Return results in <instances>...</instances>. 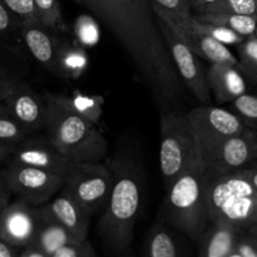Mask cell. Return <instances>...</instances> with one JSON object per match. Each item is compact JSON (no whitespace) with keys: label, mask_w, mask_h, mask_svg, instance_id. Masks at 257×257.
Returning a JSON list of instances; mask_svg holds the SVG:
<instances>
[{"label":"cell","mask_w":257,"mask_h":257,"mask_svg":"<svg viewBox=\"0 0 257 257\" xmlns=\"http://www.w3.org/2000/svg\"><path fill=\"white\" fill-rule=\"evenodd\" d=\"M82 5L112 33L158 99H177L181 78L161 33L152 0H82Z\"/></svg>","instance_id":"6da1fadb"},{"label":"cell","mask_w":257,"mask_h":257,"mask_svg":"<svg viewBox=\"0 0 257 257\" xmlns=\"http://www.w3.org/2000/svg\"><path fill=\"white\" fill-rule=\"evenodd\" d=\"M108 165L114 182L98 222V232L108 250L122 255L132 243L136 222L142 210L145 166L140 148L133 147L130 141L118 145Z\"/></svg>","instance_id":"7a4b0ae2"},{"label":"cell","mask_w":257,"mask_h":257,"mask_svg":"<svg viewBox=\"0 0 257 257\" xmlns=\"http://www.w3.org/2000/svg\"><path fill=\"white\" fill-rule=\"evenodd\" d=\"M45 132L52 145L70 162H103L108 143L97 124L85 119L44 94Z\"/></svg>","instance_id":"3957f363"},{"label":"cell","mask_w":257,"mask_h":257,"mask_svg":"<svg viewBox=\"0 0 257 257\" xmlns=\"http://www.w3.org/2000/svg\"><path fill=\"white\" fill-rule=\"evenodd\" d=\"M205 197L211 222L223 221L240 231L257 223V191L242 170L215 172L206 168Z\"/></svg>","instance_id":"277c9868"},{"label":"cell","mask_w":257,"mask_h":257,"mask_svg":"<svg viewBox=\"0 0 257 257\" xmlns=\"http://www.w3.org/2000/svg\"><path fill=\"white\" fill-rule=\"evenodd\" d=\"M206 167L203 163L183 173L166 191L163 216L166 222L198 242L210 226L206 207Z\"/></svg>","instance_id":"5b68a950"},{"label":"cell","mask_w":257,"mask_h":257,"mask_svg":"<svg viewBox=\"0 0 257 257\" xmlns=\"http://www.w3.org/2000/svg\"><path fill=\"white\" fill-rule=\"evenodd\" d=\"M160 137V168L167 191L183 173L203 162L197 140L186 114L162 113Z\"/></svg>","instance_id":"8992f818"},{"label":"cell","mask_w":257,"mask_h":257,"mask_svg":"<svg viewBox=\"0 0 257 257\" xmlns=\"http://www.w3.org/2000/svg\"><path fill=\"white\" fill-rule=\"evenodd\" d=\"M113 172L108 162H78L64 176L62 191L77 201L89 215L104 211L113 188Z\"/></svg>","instance_id":"52a82bcc"},{"label":"cell","mask_w":257,"mask_h":257,"mask_svg":"<svg viewBox=\"0 0 257 257\" xmlns=\"http://www.w3.org/2000/svg\"><path fill=\"white\" fill-rule=\"evenodd\" d=\"M186 115L197 140L202 162L226 140L241 135L247 128L235 112L213 105L202 104Z\"/></svg>","instance_id":"ba28073f"},{"label":"cell","mask_w":257,"mask_h":257,"mask_svg":"<svg viewBox=\"0 0 257 257\" xmlns=\"http://www.w3.org/2000/svg\"><path fill=\"white\" fill-rule=\"evenodd\" d=\"M8 190L34 207L44 205L62 191L64 177L42 168L9 161L0 172Z\"/></svg>","instance_id":"9c48e42d"},{"label":"cell","mask_w":257,"mask_h":257,"mask_svg":"<svg viewBox=\"0 0 257 257\" xmlns=\"http://www.w3.org/2000/svg\"><path fill=\"white\" fill-rule=\"evenodd\" d=\"M158 24L181 80L202 104H208L211 89L207 83V72L203 70L200 57L181 37L172 22L158 17Z\"/></svg>","instance_id":"30bf717a"},{"label":"cell","mask_w":257,"mask_h":257,"mask_svg":"<svg viewBox=\"0 0 257 257\" xmlns=\"http://www.w3.org/2000/svg\"><path fill=\"white\" fill-rule=\"evenodd\" d=\"M42 220L37 207L17 198L0 211V237L18 248L34 243Z\"/></svg>","instance_id":"8fae6325"},{"label":"cell","mask_w":257,"mask_h":257,"mask_svg":"<svg viewBox=\"0 0 257 257\" xmlns=\"http://www.w3.org/2000/svg\"><path fill=\"white\" fill-rule=\"evenodd\" d=\"M257 161V132L246 128L241 135L226 140L205 161L207 170L215 172H235Z\"/></svg>","instance_id":"7c38bea8"},{"label":"cell","mask_w":257,"mask_h":257,"mask_svg":"<svg viewBox=\"0 0 257 257\" xmlns=\"http://www.w3.org/2000/svg\"><path fill=\"white\" fill-rule=\"evenodd\" d=\"M9 161L42 168L64 177L73 162L64 157L48 137L25 138L13 148Z\"/></svg>","instance_id":"4fadbf2b"},{"label":"cell","mask_w":257,"mask_h":257,"mask_svg":"<svg viewBox=\"0 0 257 257\" xmlns=\"http://www.w3.org/2000/svg\"><path fill=\"white\" fill-rule=\"evenodd\" d=\"M42 222L58 223L78 240H87L90 216L68 193L60 191L44 205L37 207Z\"/></svg>","instance_id":"5bb4252c"},{"label":"cell","mask_w":257,"mask_h":257,"mask_svg":"<svg viewBox=\"0 0 257 257\" xmlns=\"http://www.w3.org/2000/svg\"><path fill=\"white\" fill-rule=\"evenodd\" d=\"M4 104L29 135L45 128L47 105L44 98L27 83L18 80Z\"/></svg>","instance_id":"9a60e30c"},{"label":"cell","mask_w":257,"mask_h":257,"mask_svg":"<svg viewBox=\"0 0 257 257\" xmlns=\"http://www.w3.org/2000/svg\"><path fill=\"white\" fill-rule=\"evenodd\" d=\"M22 42L43 68L55 77L62 78L59 69L62 42L53 34V30L43 27L40 23L23 25Z\"/></svg>","instance_id":"2e32d148"},{"label":"cell","mask_w":257,"mask_h":257,"mask_svg":"<svg viewBox=\"0 0 257 257\" xmlns=\"http://www.w3.org/2000/svg\"><path fill=\"white\" fill-rule=\"evenodd\" d=\"M207 83L218 103H232L246 93L245 79L235 65L211 64L207 69Z\"/></svg>","instance_id":"e0dca14e"},{"label":"cell","mask_w":257,"mask_h":257,"mask_svg":"<svg viewBox=\"0 0 257 257\" xmlns=\"http://www.w3.org/2000/svg\"><path fill=\"white\" fill-rule=\"evenodd\" d=\"M241 231L223 221L211 222L198 240L200 257H228L235 251Z\"/></svg>","instance_id":"ac0fdd59"},{"label":"cell","mask_w":257,"mask_h":257,"mask_svg":"<svg viewBox=\"0 0 257 257\" xmlns=\"http://www.w3.org/2000/svg\"><path fill=\"white\" fill-rule=\"evenodd\" d=\"M152 4L157 17L172 22L181 37L190 44L196 33L192 28L193 13L190 0H152Z\"/></svg>","instance_id":"d6986e66"},{"label":"cell","mask_w":257,"mask_h":257,"mask_svg":"<svg viewBox=\"0 0 257 257\" xmlns=\"http://www.w3.org/2000/svg\"><path fill=\"white\" fill-rule=\"evenodd\" d=\"M188 45L198 57L208 60L211 64H230L240 68L237 57L228 49L227 45L210 35L196 32Z\"/></svg>","instance_id":"ffe728a7"},{"label":"cell","mask_w":257,"mask_h":257,"mask_svg":"<svg viewBox=\"0 0 257 257\" xmlns=\"http://www.w3.org/2000/svg\"><path fill=\"white\" fill-rule=\"evenodd\" d=\"M48 94L60 105L82 115L83 118L90 120L94 124L99 123L103 112L100 97H89L82 93H75L74 95L57 94V93H48Z\"/></svg>","instance_id":"44dd1931"},{"label":"cell","mask_w":257,"mask_h":257,"mask_svg":"<svg viewBox=\"0 0 257 257\" xmlns=\"http://www.w3.org/2000/svg\"><path fill=\"white\" fill-rule=\"evenodd\" d=\"M146 257H181L175 236L163 223H155L146 242Z\"/></svg>","instance_id":"7402d4cb"},{"label":"cell","mask_w":257,"mask_h":257,"mask_svg":"<svg viewBox=\"0 0 257 257\" xmlns=\"http://www.w3.org/2000/svg\"><path fill=\"white\" fill-rule=\"evenodd\" d=\"M75 241L82 240L75 238L69 231H67L58 223L42 222V226L38 231V235L33 245L44 251L47 255L52 256L60 247L68 245V243L75 242Z\"/></svg>","instance_id":"603a6c76"},{"label":"cell","mask_w":257,"mask_h":257,"mask_svg":"<svg viewBox=\"0 0 257 257\" xmlns=\"http://www.w3.org/2000/svg\"><path fill=\"white\" fill-rule=\"evenodd\" d=\"M89 59L84 48L79 44H69L63 43L59 54V69L62 78L68 79H78L88 68Z\"/></svg>","instance_id":"cb8c5ba5"},{"label":"cell","mask_w":257,"mask_h":257,"mask_svg":"<svg viewBox=\"0 0 257 257\" xmlns=\"http://www.w3.org/2000/svg\"><path fill=\"white\" fill-rule=\"evenodd\" d=\"M193 17L200 22L223 25L242 37L248 38L255 35L257 17L238 14H211V13H193Z\"/></svg>","instance_id":"d4e9b609"},{"label":"cell","mask_w":257,"mask_h":257,"mask_svg":"<svg viewBox=\"0 0 257 257\" xmlns=\"http://www.w3.org/2000/svg\"><path fill=\"white\" fill-rule=\"evenodd\" d=\"M193 13H211V14H238L257 17V0H220L212 4L202 5Z\"/></svg>","instance_id":"484cf974"},{"label":"cell","mask_w":257,"mask_h":257,"mask_svg":"<svg viewBox=\"0 0 257 257\" xmlns=\"http://www.w3.org/2000/svg\"><path fill=\"white\" fill-rule=\"evenodd\" d=\"M38 22L43 27L53 30H67L58 0H34Z\"/></svg>","instance_id":"4316f807"},{"label":"cell","mask_w":257,"mask_h":257,"mask_svg":"<svg viewBox=\"0 0 257 257\" xmlns=\"http://www.w3.org/2000/svg\"><path fill=\"white\" fill-rule=\"evenodd\" d=\"M192 28L195 32L210 35L213 39L218 40V42L223 43L226 45H240L246 39L245 37L233 32L230 28L223 27V25L212 24V23L200 22L195 17L192 19Z\"/></svg>","instance_id":"83f0119b"},{"label":"cell","mask_w":257,"mask_h":257,"mask_svg":"<svg viewBox=\"0 0 257 257\" xmlns=\"http://www.w3.org/2000/svg\"><path fill=\"white\" fill-rule=\"evenodd\" d=\"M28 136L30 135L13 117L7 105L4 103H0V141L17 145L25 140Z\"/></svg>","instance_id":"f1b7e54d"},{"label":"cell","mask_w":257,"mask_h":257,"mask_svg":"<svg viewBox=\"0 0 257 257\" xmlns=\"http://www.w3.org/2000/svg\"><path fill=\"white\" fill-rule=\"evenodd\" d=\"M74 35L78 44L83 48H92L99 43L100 30L97 20L90 15H80L75 20Z\"/></svg>","instance_id":"f546056e"},{"label":"cell","mask_w":257,"mask_h":257,"mask_svg":"<svg viewBox=\"0 0 257 257\" xmlns=\"http://www.w3.org/2000/svg\"><path fill=\"white\" fill-rule=\"evenodd\" d=\"M240 69L257 79V38L248 37L238 45Z\"/></svg>","instance_id":"4dcf8cb0"},{"label":"cell","mask_w":257,"mask_h":257,"mask_svg":"<svg viewBox=\"0 0 257 257\" xmlns=\"http://www.w3.org/2000/svg\"><path fill=\"white\" fill-rule=\"evenodd\" d=\"M23 23L3 0H0V39L9 40L19 37L22 39Z\"/></svg>","instance_id":"1f68e13d"},{"label":"cell","mask_w":257,"mask_h":257,"mask_svg":"<svg viewBox=\"0 0 257 257\" xmlns=\"http://www.w3.org/2000/svg\"><path fill=\"white\" fill-rule=\"evenodd\" d=\"M232 107L246 127L257 128V95L245 93L233 100Z\"/></svg>","instance_id":"d6a6232c"},{"label":"cell","mask_w":257,"mask_h":257,"mask_svg":"<svg viewBox=\"0 0 257 257\" xmlns=\"http://www.w3.org/2000/svg\"><path fill=\"white\" fill-rule=\"evenodd\" d=\"M3 2L22 20L23 25L39 23L35 13L34 0H3Z\"/></svg>","instance_id":"836d02e7"},{"label":"cell","mask_w":257,"mask_h":257,"mask_svg":"<svg viewBox=\"0 0 257 257\" xmlns=\"http://www.w3.org/2000/svg\"><path fill=\"white\" fill-rule=\"evenodd\" d=\"M50 257H97L92 243L88 240L75 241L63 246Z\"/></svg>","instance_id":"e575fe53"},{"label":"cell","mask_w":257,"mask_h":257,"mask_svg":"<svg viewBox=\"0 0 257 257\" xmlns=\"http://www.w3.org/2000/svg\"><path fill=\"white\" fill-rule=\"evenodd\" d=\"M235 251L242 257H257V242L248 231H241L236 241Z\"/></svg>","instance_id":"d590c367"},{"label":"cell","mask_w":257,"mask_h":257,"mask_svg":"<svg viewBox=\"0 0 257 257\" xmlns=\"http://www.w3.org/2000/svg\"><path fill=\"white\" fill-rule=\"evenodd\" d=\"M18 80L10 79V78L0 77V103H4L9 94L12 93L13 88L15 87Z\"/></svg>","instance_id":"8d00e7d4"},{"label":"cell","mask_w":257,"mask_h":257,"mask_svg":"<svg viewBox=\"0 0 257 257\" xmlns=\"http://www.w3.org/2000/svg\"><path fill=\"white\" fill-rule=\"evenodd\" d=\"M20 248L10 245L0 237V257H19Z\"/></svg>","instance_id":"74e56055"},{"label":"cell","mask_w":257,"mask_h":257,"mask_svg":"<svg viewBox=\"0 0 257 257\" xmlns=\"http://www.w3.org/2000/svg\"><path fill=\"white\" fill-rule=\"evenodd\" d=\"M19 257H50V256L47 255L44 251H42L39 247H37V246L30 245L20 250Z\"/></svg>","instance_id":"f35d334b"},{"label":"cell","mask_w":257,"mask_h":257,"mask_svg":"<svg viewBox=\"0 0 257 257\" xmlns=\"http://www.w3.org/2000/svg\"><path fill=\"white\" fill-rule=\"evenodd\" d=\"M14 146L15 145H13V143L0 141V167H2V165L5 162V161L9 160Z\"/></svg>","instance_id":"ab89813d"},{"label":"cell","mask_w":257,"mask_h":257,"mask_svg":"<svg viewBox=\"0 0 257 257\" xmlns=\"http://www.w3.org/2000/svg\"><path fill=\"white\" fill-rule=\"evenodd\" d=\"M10 196H12V192L8 190V187L5 186L4 181L0 177V211L10 202Z\"/></svg>","instance_id":"60d3db41"},{"label":"cell","mask_w":257,"mask_h":257,"mask_svg":"<svg viewBox=\"0 0 257 257\" xmlns=\"http://www.w3.org/2000/svg\"><path fill=\"white\" fill-rule=\"evenodd\" d=\"M243 173L246 175V177L250 180V182L252 183L253 187L256 188L257 191V161L255 163H252L251 166H248V167L243 168Z\"/></svg>","instance_id":"b9f144b4"},{"label":"cell","mask_w":257,"mask_h":257,"mask_svg":"<svg viewBox=\"0 0 257 257\" xmlns=\"http://www.w3.org/2000/svg\"><path fill=\"white\" fill-rule=\"evenodd\" d=\"M216 2H220V0H190V5L193 10L198 7H202V5H207V4H212V3H216Z\"/></svg>","instance_id":"7bdbcfd3"},{"label":"cell","mask_w":257,"mask_h":257,"mask_svg":"<svg viewBox=\"0 0 257 257\" xmlns=\"http://www.w3.org/2000/svg\"><path fill=\"white\" fill-rule=\"evenodd\" d=\"M248 232L251 233V236H252L253 238H255V241L257 242V223L255 226H253L252 228H251V230H248Z\"/></svg>","instance_id":"ee69618b"},{"label":"cell","mask_w":257,"mask_h":257,"mask_svg":"<svg viewBox=\"0 0 257 257\" xmlns=\"http://www.w3.org/2000/svg\"><path fill=\"white\" fill-rule=\"evenodd\" d=\"M228 257H242V256H241L240 253H238V252H236V251H233V252L231 253V255L228 256Z\"/></svg>","instance_id":"f6af8a7d"},{"label":"cell","mask_w":257,"mask_h":257,"mask_svg":"<svg viewBox=\"0 0 257 257\" xmlns=\"http://www.w3.org/2000/svg\"><path fill=\"white\" fill-rule=\"evenodd\" d=\"M73 2L78 3V4H82V0H73Z\"/></svg>","instance_id":"bcb514c9"},{"label":"cell","mask_w":257,"mask_h":257,"mask_svg":"<svg viewBox=\"0 0 257 257\" xmlns=\"http://www.w3.org/2000/svg\"><path fill=\"white\" fill-rule=\"evenodd\" d=\"M255 37L257 38V27H256V30H255Z\"/></svg>","instance_id":"7dc6e473"}]
</instances>
